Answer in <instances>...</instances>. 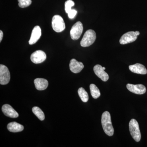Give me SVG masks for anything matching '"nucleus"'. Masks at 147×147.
Wrapping results in <instances>:
<instances>
[{"mask_svg": "<svg viewBox=\"0 0 147 147\" xmlns=\"http://www.w3.org/2000/svg\"><path fill=\"white\" fill-rule=\"evenodd\" d=\"M90 90L92 96L94 99H97L100 97V93L99 89L94 84H90Z\"/></svg>", "mask_w": 147, "mask_h": 147, "instance_id": "17", "label": "nucleus"}, {"mask_svg": "<svg viewBox=\"0 0 147 147\" xmlns=\"http://www.w3.org/2000/svg\"><path fill=\"white\" fill-rule=\"evenodd\" d=\"M3 33L2 30H0V42H1L3 39Z\"/></svg>", "mask_w": 147, "mask_h": 147, "instance_id": "23", "label": "nucleus"}, {"mask_svg": "<svg viewBox=\"0 0 147 147\" xmlns=\"http://www.w3.org/2000/svg\"><path fill=\"white\" fill-rule=\"evenodd\" d=\"M83 31V26L82 22L78 21L72 26L70 34L71 38L74 40H78Z\"/></svg>", "mask_w": 147, "mask_h": 147, "instance_id": "5", "label": "nucleus"}, {"mask_svg": "<svg viewBox=\"0 0 147 147\" xmlns=\"http://www.w3.org/2000/svg\"><path fill=\"white\" fill-rule=\"evenodd\" d=\"M18 5L21 8L28 7L32 3V0H18Z\"/></svg>", "mask_w": 147, "mask_h": 147, "instance_id": "21", "label": "nucleus"}, {"mask_svg": "<svg viewBox=\"0 0 147 147\" xmlns=\"http://www.w3.org/2000/svg\"><path fill=\"white\" fill-rule=\"evenodd\" d=\"M52 26L53 30L57 32L63 31L65 28L63 18L59 15H56L53 16L52 19Z\"/></svg>", "mask_w": 147, "mask_h": 147, "instance_id": "4", "label": "nucleus"}, {"mask_svg": "<svg viewBox=\"0 0 147 147\" xmlns=\"http://www.w3.org/2000/svg\"><path fill=\"white\" fill-rule=\"evenodd\" d=\"M126 87L129 91L137 94H144L146 91V87L142 84L133 85L128 84Z\"/></svg>", "mask_w": 147, "mask_h": 147, "instance_id": "9", "label": "nucleus"}, {"mask_svg": "<svg viewBox=\"0 0 147 147\" xmlns=\"http://www.w3.org/2000/svg\"><path fill=\"white\" fill-rule=\"evenodd\" d=\"M83 63L81 62H78L75 59L71 60L69 63V69L73 73L76 74L79 73L84 68Z\"/></svg>", "mask_w": 147, "mask_h": 147, "instance_id": "13", "label": "nucleus"}, {"mask_svg": "<svg viewBox=\"0 0 147 147\" xmlns=\"http://www.w3.org/2000/svg\"><path fill=\"white\" fill-rule=\"evenodd\" d=\"M129 68L133 73L141 74H146L147 73L146 68L141 64L136 63L129 65Z\"/></svg>", "mask_w": 147, "mask_h": 147, "instance_id": "14", "label": "nucleus"}, {"mask_svg": "<svg viewBox=\"0 0 147 147\" xmlns=\"http://www.w3.org/2000/svg\"><path fill=\"white\" fill-rule=\"evenodd\" d=\"M33 113L40 121L44 120L45 118V115L42 110L38 107H34L32 109Z\"/></svg>", "mask_w": 147, "mask_h": 147, "instance_id": "18", "label": "nucleus"}, {"mask_svg": "<svg viewBox=\"0 0 147 147\" xmlns=\"http://www.w3.org/2000/svg\"><path fill=\"white\" fill-rule=\"evenodd\" d=\"M74 5V3L72 0H67L65 3V9L66 13H68L71 10V7Z\"/></svg>", "mask_w": 147, "mask_h": 147, "instance_id": "20", "label": "nucleus"}, {"mask_svg": "<svg viewBox=\"0 0 147 147\" xmlns=\"http://www.w3.org/2000/svg\"><path fill=\"white\" fill-rule=\"evenodd\" d=\"M135 32L137 34V36L139 35L140 34V32H139L138 31H137Z\"/></svg>", "mask_w": 147, "mask_h": 147, "instance_id": "24", "label": "nucleus"}, {"mask_svg": "<svg viewBox=\"0 0 147 147\" xmlns=\"http://www.w3.org/2000/svg\"><path fill=\"white\" fill-rule=\"evenodd\" d=\"M93 69L96 75L102 81L105 82L108 81L109 78V75L104 71L101 65H95Z\"/></svg>", "mask_w": 147, "mask_h": 147, "instance_id": "11", "label": "nucleus"}, {"mask_svg": "<svg viewBox=\"0 0 147 147\" xmlns=\"http://www.w3.org/2000/svg\"><path fill=\"white\" fill-rule=\"evenodd\" d=\"M129 125L131 137L136 142H140L141 139V134L138 122L134 119H131L129 121Z\"/></svg>", "mask_w": 147, "mask_h": 147, "instance_id": "3", "label": "nucleus"}, {"mask_svg": "<svg viewBox=\"0 0 147 147\" xmlns=\"http://www.w3.org/2000/svg\"><path fill=\"white\" fill-rule=\"evenodd\" d=\"M35 86L38 90H43L46 89L48 86V82L46 79L37 78L34 81Z\"/></svg>", "mask_w": 147, "mask_h": 147, "instance_id": "15", "label": "nucleus"}, {"mask_svg": "<svg viewBox=\"0 0 147 147\" xmlns=\"http://www.w3.org/2000/svg\"><path fill=\"white\" fill-rule=\"evenodd\" d=\"M101 124L105 134L110 137L113 136L114 129L111 121L110 113L108 111H105L102 113L101 117Z\"/></svg>", "mask_w": 147, "mask_h": 147, "instance_id": "1", "label": "nucleus"}, {"mask_svg": "<svg viewBox=\"0 0 147 147\" xmlns=\"http://www.w3.org/2000/svg\"><path fill=\"white\" fill-rule=\"evenodd\" d=\"M137 35L135 32H127L124 34L121 38L120 43L122 45L128 44L135 41L137 38Z\"/></svg>", "mask_w": 147, "mask_h": 147, "instance_id": "7", "label": "nucleus"}, {"mask_svg": "<svg viewBox=\"0 0 147 147\" xmlns=\"http://www.w3.org/2000/svg\"><path fill=\"white\" fill-rule=\"evenodd\" d=\"M79 97L82 101L84 102H88L89 99L88 94L87 92L83 88H79L78 91Z\"/></svg>", "mask_w": 147, "mask_h": 147, "instance_id": "19", "label": "nucleus"}, {"mask_svg": "<svg viewBox=\"0 0 147 147\" xmlns=\"http://www.w3.org/2000/svg\"><path fill=\"white\" fill-rule=\"evenodd\" d=\"M3 114L7 117L12 118H16L19 116L18 113L14 110L11 105L9 104H5L2 106V108Z\"/></svg>", "mask_w": 147, "mask_h": 147, "instance_id": "12", "label": "nucleus"}, {"mask_svg": "<svg viewBox=\"0 0 147 147\" xmlns=\"http://www.w3.org/2000/svg\"><path fill=\"white\" fill-rule=\"evenodd\" d=\"M77 13V11L75 9H71L68 13V16L69 18L70 19H72L76 16V13Z\"/></svg>", "mask_w": 147, "mask_h": 147, "instance_id": "22", "label": "nucleus"}, {"mask_svg": "<svg viewBox=\"0 0 147 147\" xmlns=\"http://www.w3.org/2000/svg\"><path fill=\"white\" fill-rule=\"evenodd\" d=\"M41 36V28L39 26H36L32 31L30 38L29 41V44L30 45H33L36 43L40 38Z\"/></svg>", "mask_w": 147, "mask_h": 147, "instance_id": "10", "label": "nucleus"}, {"mask_svg": "<svg viewBox=\"0 0 147 147\" xmlns=\"http://www.w3.org/2000/svg\"><path fill=\"white\" fill-rule=\"evenodd\" d=\"M102 68H103V69H104V70H105V67H102Z\"/></svg>", "mask_w": 147, "mask_h": 147, "instance_id": "25", "label": "nucleus"}, {"mask_svg": "<svg viewBox=\"0 0 147 147\" xmlns=\"http://www.w3.org/2000/svg\"><path fill=\"white\" fill-rule=\"evenodd\" d=\"M30 59L33 63H40L45 60L46 59V55L42 50H37L31 55Z\"/></svg>", "mask_w": 147, "mask_h": 147, "instance_id": "8", "label": "nucleus"}, {"mask_svg": "<svg viewBox=\"0 0 147 147\" xmlns=\"http://www.w3.org/2000/svg\"><path fill=\"white\" fill-rule=\"evenodd\" d=\"M7 129L12 132H18L23 131L24 127L22 125L17 123L16 122L9 123L7 125Z\"/></svg>", "mask_w": 147, "mask_h": 147, "instance_id": "16", "label": "nucleus"}, {"mask_svg": "<svg viewBox=\"0 0 147 147\" xmlns=\"http://www.w3.org/2000/svg\"><path fill=\"white\" fill-rule=\"evenodd\" d=\"M96 39V34L92 30H88L84 34L80 44L83 47H87L92 45Z\"/></svg>", "mask_w": 147, "mask_h": 147, "instance_id": "2", "label": "nucleus"}, {"mask_svg": "<svg viewBox=\"0 0 147 147\" xmlns=\"http://www.w3.org/2000/svg\"><path fill=\"white\" fill-rule=\"evenodd\" d=\"M10 80V74L8 68L3 65H0V84L6 85Z\"/></svg>", "mask_w": 147, "mask_h": 147, "instance_id": "6", "label": "nucleus"}]
</instances>
